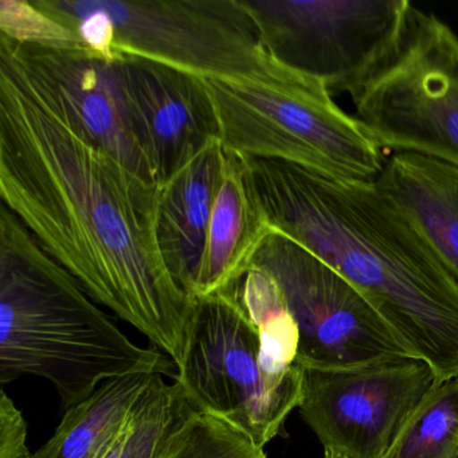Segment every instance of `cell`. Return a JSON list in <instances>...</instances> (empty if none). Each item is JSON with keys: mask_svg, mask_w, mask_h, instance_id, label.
Masks as SVG:
<instances>
[{"mask_svg": "<svg viewBox=\"0 0 458 458\" xmlns=\"http://www.w3.org/2000/svg\"><path fill=\"white\" fill-rule=\"evenodd\" d=\"M0 197L92 299L181 363L194 299L157 242L159 186L85 140L0 38Z\"/></svg>", "mask_w": 458, "mask_h": 458, "instance_id": "cell-1", "label": "cell"}, {"mask_svg": "<svg viewBox=\"0 0 458 458\" xmlns=\"http://www.w3.org/2000/svg\"><path fill=\"white\" fill-rule=\"evenodd\" d=\"M243 159L273 229L352 284L436 382L458 377V284L375 182Z\"/></svg>", "mask_w": 458, "mask_h": 458, "instance_id": "cell-2", "label": "cell"}, {"mask_svg": "<svg viewBox=\"0 0 458 458\" xmlns=\"http://www.w3.org/2000/svg\"><path fill=\"white\" fill-rule=\"evenodd\" d=\"M173 359L139 347L90 301L18 216L0 210V383L25 375L55 386L64 411L132 374L176 379Z\"/></svg>", "mask_w": 458, "mask_h": 458, "instance_id": "cell-3", "label": "cell"}, {"mask_svg": "<svg viewBox=\"0 0 458 458\" xmlns=\"http://www.w3.org/2000/svg\"><path fill=\"white\" fill-rule=\"evenodd\" d=\"M205 84L226 148L343 181L375 182L382 173V148L361 123L336 106L323 82L272 55L253 73Z\"/></svg>", "mask_w": 458, "mask_h": 458, "instance_id": "cell-4", "label": "cell"}, {"mask_svg": "<svg viewBox=\"0 0 458 458\" xmlns=\"http://www.w3.org/2000/svg\"><path fill=\"white\" fill-rule=\"evenodd\" d=\"M88 50L116 61L148 58L200 79H234L269 60L243 0H37Z\"/></svg>", "mask_w": 458, "mask_h": 458, "instance_id": "cell-5", "label": "cell"}, {"mask_svg": "<svg viewBox=\"0 0 458 458\" xmlns=\"http://www.w3.org/2000/svg\"><path fill=\"white\" fill-rule=\"evenodd\" d=\"M176 385L192 409L229 423L264 447L302 399L304 369L272 375L259 332L230 291L194 299Z\"/></svg>", "mask_w": 458, "mask_h": 458, "instance_id": "cell-6", "label": "cell"}, {"mask_svg": "<svg viewBox=\"0 0 458 458\" xmlns=\"http://www.w3.org/2000/svg\"><path fill=\"white\" fill-rule=\"evenodd\" d=\"M262 47L352 98L394 63L415 7L407 0H243Z\"/></svg>", "mask_w": 458, "mask_h": 458, "instance_id": "cell-7", "label": "cell"}, {"mask_svg": "<svg viewBox=\"0 0 458 458\" xmlns=\"http://www.w3.org/2000/svg\"><path fill=\"white\" fill-rule=\"evenodd\" d=\"M356 119L382 149L458 168V37L433 14L412 12L398 57L353 98Z\"/></svg>", "mask_w": 458, "mask_h": 458, "instance_id": "cell-8", "label": "cell"}, {"mask_svg": "<svg viewBox=\"0 0 458 458\" xmlns=\"http://www.w3.org/2000/svg\"><path fill=\"white\" fill-rule=\"evenodd\" d=\"M253 265L267 270L283 291L299 328L297 364L302 369H353L414 358L352 284L286 235L275 230Z\"/></svg>", "mask_w": 458, "mask_h": 458, "instance_id": "cell-9", "label": "cell"}, {"mask_svg": "<svg viewBox=\"0 0 458 458\" xmlns=\"http://www.w3.org/2000/svg\"><path fill=\"white\" fill-rule=\"evenodd\" d=\"M436 382L417 358L342 369H304L299 410L323 445L342 458H383Z\"/></svg>", "mask_w": 458, "mask_h": 458, "instance_id": "cell-10", "label": "cell"}, {"mask_svg": "<svg viewBox=\"0 0 458 458\" xmlns=\"http://www.w3.org/2000/svg\"><path fill=\"white\" fill-rule=\"evenodd\" d=\"M128 114L157 184L221 139L205 80L148 58L116 60Z\"/></svg>", "mask_w": 458, "mask_h": 458, "instance_id": "cell-11", "label": "cell"}, {"mask_svg": "<svg viewBox=\"0 0 458 458\" xmlns=\"http://www.w3.org/2000/svg\"><path fill=\"white\" fill-rule=\"evenodd\" d=\"M15 45L85 140L157 184L154 168L133 131L116 61L88 49Z\"/></svg>", "mask_w": 458, "mask_h": 458, "instance_id": "cell-12", "label": "cell"}, {"mask_svg": "<svg viewBox=\"0 0 458 458\" xmlns=\"http://www.w3.org/2000/svg\"><path fill=\"white\" fill-rule=\"evenodd\" d=\"M224 144L210 141L159 186L157 242L168 272L194 299L222 175Z\"/></svg>", "mask_w": 458, "mask_h": 458, "instance_id": "cell-13", "label": "cell"}, {"mask_svg": "<svg viewBox=\"0 0 458 458\" xmlns=\"http://www.w3.org/2000/svg\"><path fill=\"white\" fill-rule=\"evenodd\" d=\"M273 232L245 159L224 146L221 183L214 200L194 299L234 285L250 269Z\"/></svg>", "mask_w": 458, "mask_h": 458, "instance_id": "cell-14", "label": "cell"}, {"mask_svg": "<svg viewBox=\"0 0 458 458\" xmlns=\"http://www.w3.org/2000/svg\"><path fill=\"white\" fill-rule=\"evenodd\" d=\"M410 219L458 284V168L411 152H395L375 181Z\"/></svg>", "mask_w": 458, "mask_h": 458, "instance_id": "cell-15", "label": "cell"}, {"mask_svg": "<svg viewBox=\"0 0 458 458\" xmlns=\"http://www.w3.org/2000/svg\"><path fill=\"white\" fill-rule=\"evenodd\" d=\"M157 374H132L103 383L87 401L64 411L52 438L30 458H103Z\"/></svg>", "mask_w": 458, "mask_h": 458, "instance_id": "cell-16", "label": "cell"}, {"mask_svg": "<svg viewBox=\"0 0 458 458\" xmlns=\"http://www.w3.org/2000/svg\"><path fill=\"white\" fill-rule=\"evenodd\" d=\"M227 291L237 297L259 332L264 369L272 375H284L299 366V328L276 278L253 265Z\"/></svg>", "mask_w": 458, "mask_h": 458, "instance_id": "cell-17", "label": "cell"}, {"mask_svg": "<svg viewBox=\"0 0 458 458\" xmlns=\"http://www.w3.org/2000/svg\"><path fill=\"white\" fill-rule=\"evenodd\" d=\"M383 458H458V377L434 382Z\"/></svg>", "mask_w": 458, "mask_h": 458, "instance_id": "cell-18", "label": "cell"}, {"mask_svg": "<svg viewBox=\"0 0 458 458\" xmlns=\"http://www.w3.org/2000/svg\"><path fill=\"white\" fill-rule=\"evenodd\" d=\"M155 458H267L264 447L229 423L190 407Z\"/></svg>", "mask_w": 458, "mask_h": 458, "instance_id": "cell-19", "label": "cell"}, {"mask_svg": "<svg viewBox=\"0 0 458 458\" xmlns=\"http://www.w3.org/2000/svg\"><path fill=\"white\" fill-rule=\"evenodd\" d=\"M190 403L176 383L155 375L131 411V431L120 458H155Z\"/></svg>", "mask_w": 458, "mask_h": 458, "instance_id": "cell-20", "label": "cell"}, {"mask_svg": "<svg viewBox=\"0 0 458 458\" xmlns=\"http://www.w3.org/2000/svg\"><path fill=\"white\" fill-rule=\"evenodd\" d=\"M2 38L18 45L87 49L80 37L28 0H0Z\"/></svg>", "mask_w": 458, "mask_h": 458, "instance_id": "cell-21", "label": "cell"}, {"mask_svg": "<svg viewBox=\"0 0 458 458\" xmlns=\"http://www.w3.org/2000/svg\"><path fill=\"white\" fill-rule=\"evenodd\" d=\"M28 426L22 411L13 399L0 390V458H30L28 445Z\"/></svg>", "mask_w": 458, "mask_h": 458, "instance_id": "cell-22", "label": "cell"}, {"mask_svg": "<svg viewBox=\"0 0 458 458\" xmlns=\"http://www.w3.org/2000/svg\"><path fill=\"white\" fill-rule=\"evenodd\" d=\"M324 458H342V457H339V455L335 454V453L328 452V450H326V452H324Z\"/></svg>", "mask_w": 458, "mask_h": 458, "instance_id": "cell-23", "label": "cell"}]
</instances>
